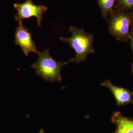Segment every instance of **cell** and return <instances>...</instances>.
<instances>
[{"label":"cell","instance_id":"6da1fadb","mask_svg":"<svg viewBox=\"0 0 133 133\" xmlns=\"http://www.w3.org/2000/svg\"><path fill=\"white\" fill-rule=\"evenodd\" d=\"M69 30L71 36L69 38L61 37L59 40L68 44L75 50L76 56L69 60L70 62L79 63L85 61L90 54L95 52L93 37L92 34L87 33L83 29L71 26Z\"/></svg>","mask_w":133,"mask_h":133},{"label":"cell","instance_id":"7a4b0ae2","mask_svg":"<svg viewBox=\"0 0 133 133\" xmlns=\"http://www.w3.org/2000/svg\"><path fill=\"white\" fill-rule=\"evenodd\" d=\"M35 63L31 68L35 71L36 74L45 81L51 83L61 82V70L70 61L57 62L51 57L49 50L44 49L40 52Z\"/></svg>","mask_w":133,"mask_h":133},{"label":"cell","instance_id":"3957f363","mask_svg":"<svg viewBox=\"0 0 133 133\" xmlns=\"http://www.w3.org/2000/svg\"><path fill=\"white\" fill-rule=\"evenodd\" d=\"M109 33L118 41L127 42L131 39V13L114 8L107 20Z\"/></svg>","mask_w":133,"mask_h":133},{"label":"cell","instance_id":"277c9868","mask_svg":"<svg viewBox=\"0 0 133 133\" xmlns=\"http://www.w3.org/2000/svg\"><path fill=\"white\" fill-rule=\"evenodd\" d=\"M14 6L17 11L15 16V20L16 21L19 22L35 17L39 26L42 25L43 15L48 9V7L44 5H35L31 0H26L25 2L22 3H14Z\"/></svg>","mask_w":133,"mask_h":133},{"label":"cell","instance_id":"5b68a950","mask_svg":"<svg viewBox=\"0 0 133 133\" xmlns=\"http://www.w3.org/2000/svg\"><path fill=\"white\" fill-rule=\"evenodd\" d=\"M15 44L22 48L26 56L31 52L38 55L41 52L37 50L29 29L23 25L22 21L19 22V25L16 29Z\"/></svg>","mask_w":133,"mask_h":133},{"label":"cell","instance_id":"8992f818","mask_svg":"<svg viewBox=\"0 0 133 133\" xmlns=\"http://www.w3.org/2000/svg\"><path fill=\"white\" fill-rule=\"evenodd\" d=\"M101 86L107 87L111 92L116 100L117 106L133 104V92L126 88L114 85L108 79L101 83Z\"/></svg>","mask_w":133,"mask_h":133},{"label":"cell","instance_id":"52a82bcc","mask_svg":"<svg viewBox=\"0 0 133 133\" xmlns=\"http://www.w3.org/2000/svg\"><path fill=\"white\" fill-rule=\"evenodd\" d=\"M111 120L116 126V130L112 133H133V119L125 117L117 111L113 114Z\"/></svg>","mask_w":133,"mask_h":133},{"label":"cell","instance_id":"ba28073f","mask_svg":"<svg viewBox=\"0 0 133 133\" xmlns=\"http://www.w3.org/2000/svg\"><path fill=\"white\" fill-rule=\"evenodd\" d=\"M102 17L106 21L109 13L114 7L116 0H97Z\"/></svg>","mask_w":133,"mask_h":133},{"label":"cell","instance_id":"9c48e42d","mask_svg":"<svg viewBox=\"0 0 133 133\" xmlns=\"http://www.w3.org/2000/svg\"><path fill=\"white\" fill-rule=\"evenodd\" d=\"M115 8L124 11L133 8V0H117Z\"/></svg>","mask_w":133,"mask_h":133},{"label":"cell","instance_id":"30bf717a","mask_svg":"<svg viewBox=\"0 0 133 133\" xmlns=\"http://www.w3.org/2000/svg\"><path fill=\"white\" fill-rule=\"evenodd\" d=\"M131 30L132 32L131 33H133V11L131 12Z\"/></svg>","mask_w":133,"mask_h":133},{"label":"cell","instance_id":"8fae6325","mask_svg":"<svg viewBox=\"0 0 133 133\" xmlns=\"http://www.w3.org/2000/svg\"><path fill=\"white\" fill-rule=\"evenodd\" d=\"M131 38L130 40H131V45L132 46V49L133 52V33H131Z\"/></svg>","mask_w":133,"mask_h":133},{"label":"cell","instance_id":"7c38bea8","mask_svg":"<svg viewBox=\"0 0 133 133\" xmlns=\"http://www.w3.org/2000/svg\"><path fill=\"white\" fill-rule=\"evenodd\" d=\"M44 133V131L43 129H41L39 132H38V133Z\"/></svg>","mask_w":133,"mask_h":133},{"label":"cell","instance_id":"4fadbf2b","mask_svg":"<svg viewBox=\"0 0 133 133\" xmlns=\"http://www.w3.org/2000/svg\"><path fill=\"white\" fill-rule=\"evenodd\" d=\"M132 72L133 74V63L132 65Z\"/></svg>","mask_w":133,"mask_h":133}]
</instances>
